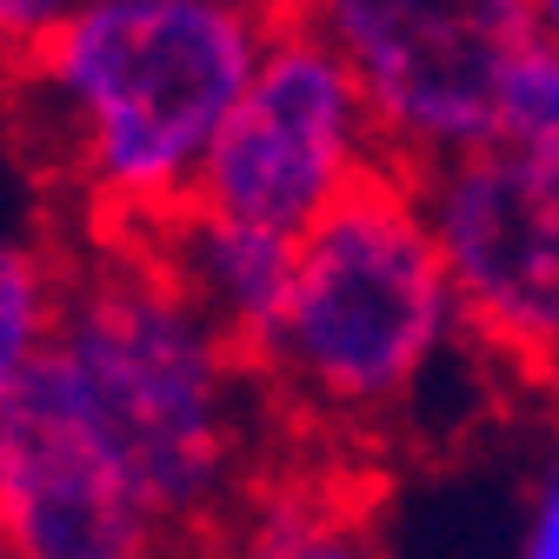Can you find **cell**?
Returning a JSON list of instances; mask_svg holds the SVG:
<instances>
[{
  "label": "cell",
  "mask_w": 559,
  "mask_h": 559,
  "mask_svg": "<svg viewBox=\"0 0 559 559\" xmlns=\"http://www.w3.org/2000/svg\"><path fill=\"white\" fill-rule=\"evenodd\" d=\"M266 34L253 0H81L27 53L67 160L120 227L193 206Z\"/></svg>",
  "instance_id": "obj_1"
},
{
  "label": "cell",
  "mask_w": 559,
  "mask_h": 559,
  "mask_svg": "<svg viewBox=\"0 0 559 559\" xmlns=\"http://www.w3.org/2000/svg\"><path fill=\"white\" fill-rule=\"evenodd\" d=\"M47 367L174 533L234 493L247 354L154 253H114L67 287Z\"/></svg>",
  "instance_id": "obj_2"
},
{
  "label": "cell",
  "mask_w": 559,
  "mask_h": 559,
  "mask_svg": "<svg viewBox=\"0 0 559 559\" xmlns=\"http://www.w3.org/2000/svg\"><path fill=\"white\" fill-rule=\"evenodd\" d=\"M453 313L460 300L427 187L380 154L300 234L294 307L266 367L340 419H373L419 386Z\"/></svg>",
  "instance_id": "obj_3"
},
{
  "label": "cell",
  "mask_w": 559,
  "mask_h": 559,
  "mask_svg": "<svg viewBox=\"0 0 559 559\" xmlns=\"http://www.w3.org/2000/svg\"><path fill=\"white\" fill-rule=\"evenodd\" d=\"M367 94L386 160L427 180L440 160L493 147L507 87L539 47V0H307Z\"/></svg>",
  "instance_id": "obj_4"
},
{
  "label": "cell",
  "mask_w": 559,
  "mask_h": 559,
  "mask_svg": "<svg viewBox=\"0 0 559 559\" xmlns=\"http://www.w3.org/2000/svg\"><path fill=\"white\" fill-rule=\"evenodd\" d=\"M380 154L386 147L354 67L320 27L294 21L266 34V53L206 154L193 200L300 240Z\"/></svg>",
  "instance_id": "obj_5"
},
{
  "label": "cell",
  "mask_w": 559,
  "mask_h": 559,
  "mask_svg": "<svg viewBox=\"0 0 559 559\" xmlns=\"http://www.w3.org/2000/svg\"><path fill=\"white\" fill-rule=\"evenodd\" d=\"M419 187L466 333L559 393V160L493 140L440 160Z\"/></svg>",
  "instance_id": "obj_6"
},
{
  "label": "cell",
  "mask_w": 559,
  "mask_h": 559,
  "mask_svg": "<svg viewBox=\"0 0 559 559\" xmlns=\"http://www.w3.org/2000/svg\"><path fill=\"white\" fill-rule=\"evenodd\" d=\"M167 533L60 373L40 367L0 413V559H160Z\"/></svg>",
  "instance_id": "obj_7"
},
{
  "label": "cell",
  "mask_w": 559,
  "mask_h": 559,
  "mask_svg": "<svg viewBox=\"0 0 559 559\" xmlns=\"http://www.w3.org/2000/svg\"><path fill=\"white\" fill-rule=\"evenodd\" d=\"M154 234V260L174 273V287L214 320L247 360H273L280 326L294 307V273H300V240L273 234L214 206H180V214L140 227Z\"/></svg>",
  "instance_id": "obj_8"
},
{
  "label": "cell",
  "mask_w": 559,
  "mask_h": 559,
  "mask_svg": "<svg viewBox=\"0 0 559 559\" xmlns=\"http://www.w3.org/2000/svg\"><path fill=\"white\" fill-rule=\"evenodd\" d=\"M60 313H67V287L53 260L14 234H0V413L47 367L60 340Z\"/></svg>",
  "instance_id": "obj_9"
},
{
  "label": "cell",
  "mask_w": 559,
  "mask_h": 559,
  "mask_svg": "<svg viewBox=\"0 0 559 559\" xmlns=\"http://www.w3.org/2000/svg\"><path fill=\"white\" fill-rule=\"evenodd\" d=\"M234 559H380V552L326 500H280L253 520V533Z\"/></svg>",
  "instance_id": "obj_10"
},
{
  "label": "cell",
  "mask_w": 559,
  "mask_h": 559,
  "mask_svg": "<svg viewBox=\"0 0 559 559\" xmlns=\"http://www.w3.org/2000/svg\"><path fill=\"white\" fill-rule=\"evenodd\" d=\"M500 140L559 160V47H533L520 60V74L507 87V114H500Z\"/></svg>",
  "instance_id": "obj_11"
},
{
  "label": "cell",
  "mask_w": 559,
  "mask_h": 559,
  "mask_svg": "<svg viewBox=\"0 0 559 559\" xmlns=\"http://www.w3.org/2000/svg\"><path fill=\"white\" fill-rule=\"evenodd\" d=\"M74 8H81V0H0V53L27 60Z\"/></svg>",
  "instance_id": "obj_12"
},
{
  "label": "cell",
  "mask_w": 559,
  "mask_h": 559,
  "mask_svg": "<svg viewBox=\"0 0 559 559\" xmlns=\"http://www.w3.org/2000/svg\"><path fill=\"white\" fill-rule=\"evenodd\" d=\"M526 559H559V473H552V486H546V507H539V526H533Z\"/></svg>",
  "instance_id": "obj_13"
},
{
  "label": "cell",
  "mask_w": 559,
  "mask_h": 559,
  "mask_svg": "<svg viewBox=\"0 0 559 559\" xmlns=\"http://www.w3.org/2000/svg\"><path fill=\"white\" fill-rule=\"evenodd\" d=\"M539 21H546V34H559V0H539Z\"/></svg>",
  "instance_id": "obj_14"
}]
</instances>
